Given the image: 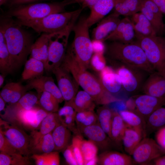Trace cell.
I'll return each instance as SVG.
<instances>
[{"mask_svg": "<svg viewBox=\"0 0 165 165\" xmlns=\"http://www.w3.org/2000/svg\"><path fill=\"white\" fill-rule=\"evenodd\" d=\"M12 17H1L0 30L5 37L13 71L25 62L33 43L32 35Z\"/></svg>", "mask_w": 165, "mask_h": 165, "instance_id": "6da1fadb", "label": "cell"}, {"mask_svg": "<svg viewBox=\"0 0 165 165\" xmlns=\"http://www.w3.org/2000/svg\"><path fill=\"white\" fill-rule=\"evenodd\" d=\"M61 65L70 72L78 85L91 97L96 104L106 105L117 100L105 89L100 80L80 66L70 46L67 50Z\"/></svg>", "mask_w": 165, "mask_h": 165, "instance_id": "7a4b0ae2", "label": "cell"}, {"mask_svg": "<svg viewBox=\"0 0 165 165\" xmlns=\"http://www.w3.org/2000/svg\"><path fill=\"white\" fill-rule=\"evenodd\" d=\"M106 54L108 59L143 70L149 73L155 71L137 41L129 43L112 41L106 47Z\"/></svg>", "mask_w": 165, "mask_h": 165, "instance_id": "3957f363", "label": "cell"}, {"mask_svg": "<svg viewBox=\"0 0 165 165\" xmlns=\"http://www.w3.org/2000/svg\"><path fill=\"white\" fill-rule=\"evenodd\" d=\"M83 9L81 8L73 11L52 14L40 19L16 21L21 26L31 28L39 33H70Z\"/></svg>", "mask_w": 165, "mask_h": 165, "instance_id": "277c9868", "label": "cell"}, {"mask_svg": "<svg viewBox=\"0 0 165 165\" xmlns=\"http://www.w3.org/2000/svg\"><path fill=\"white\" fill-rule=\"evenodd\" d=\"M75 3L73 1L33 3L9 8L5 16L14 17L17 20H31L40 19L49 15L64 12L65 7Z\"/></svg>", "mask_w": 165, "mask_h": 165, "instance_id": "5b68a950", "label": "cell"}, {"mask_svg": "<svg viewBox=\"0 0 165 165\" xmlns=\"http://www.w3.org/2000/svg\"><path fill=\"white\" fill-rule=\"evenodd\" d=\"M87 17H81L74 25V37L71 46L75 58L80 66L87 70L94 52L90 37Z\"/></svg>", "mask_w": 165, "mask_h": 165, "instance_id": "8992f818", "label": "cell"}, {"mask_svg": "<svg viewBox=\"0 0 165 165\" xmlns=\"http://www.w3.org/2000/svg\"><path fill=\"white\" fill-rule=\"evenodd\" d=\"M136 37L155 70L165 77V38L157 35Z\"/></svg>", "mask_w": 165, "mask_h": 165, "instance_id": "52a82bcc", "label": "cell"}, {"mask_svg": "<svg viewBox=\"0 0 165 165\" xmlns=\"http://www.w3.org/2000/svg\"><path fill=\"white\" fill-rule=\"evenodd\" d=\"M113 65L119 76L123 87L128 92L137 94L141 92L143 85L150 74L140 69L119 62L108 59Z\"/></svg>", "mask_w": 165, "mask_h": 165, "instance_id": "ba28073f", "label": "cell"}, {"mask_svg": "<svg viewBox=\"0 0 165 165\" xmlns=\"http://www.w3.org/2000/svg\"><path fill=\"white\" fill-rule=\"evenodd\" d=\"M49 113L41 107L34 106L29 110L22 109L1 116L5 121L31 132L39 129Z\"/></svg>", "mask_w": 165, "mask_h": 165, "instance_id": "9c48e42d", "label": "cell"}, {"mask_svg": "<svg viewBox=\"0 0 165 165\" xmlns=\"http://www.w3.org/2000/svg\"><path fill=\"white\" fill-rule=\"evenodd\" d=\"M70 34L66 32L55 33L51 37L45 70L52 72L53 69L61 65L66 54Z\"/></svg>", "mask_w": 165, "mask_h": 165, "instance_id": "30bf717a", "label": "cell"}, {"mask_svg": "<svg viewBox=\"0 0 165 165\" xmlns=\"http://www.w3.org/2000/svg\"><path fill=\"white\" fill-rule=\"evenodd\" d=\"M165 155V151L155 140L148 137L143 138L133 151L132 158L134 163L146 165L154 159Z\"/></svg>", "mask_w": 165, "mask_h": 165, "instance_id": "8fae6325", "label": "cell"}, {"mask_svg": "<svg viewBox=\"0 0 165 165\" xmlns=\"http://www.w3.org/2000/svg\"><path fill=\"white\" fill-rule=\"evenodd\" d=\"M0 119V125L4 126V129L0 127L3 134L11 143L23 155L28 156L30 154L31 137L23 129L14 124Z\"/></svg>", "mask_w": 165, "mask_h": 165, "instance_id": "7c38bea8", "label": "cell"}, {"mask_svg": "<svg viewBox=\"0 0 165 165\" xmlns=\"http://www.w3.org/2000/svg\"><path fill=\"white\" fill-rule=\"evenodd\" d=\"M52 72L56 77L58 86L65 101L64 105H69L77 93L78 84L70 72L61 65Z\"/></svg>", "mask_w": 165, "mask_h": 165, "instance_id": "4fadbf2b", "label": "cell"}, {"mask_svg": "<svg viewBox=\"0 0 165 165\" xmlns=\"http://www.w3.org/2000/svg\"><path fill=\"white\" fill-rule=\"evenodd\" d=\"M132 111L139 115L146 122L149 116L165 104V98L144 94L134 96L131 99Z\"/></svg>", "mask_w": 165, "mask_h": 165, "instance_id": "5bb4252c", "label": "cell"}, {"mask_svg": "<svg viewBox=\"0 0 165 165\" xmlns=\"http://www.w3.org/2000/svg\"><path fill=\"white\" fill-rule=\"evenodd\" d=\"M79 132V134H83L89 140L94 142L98 149L103 152L110 150L113 147L117 146L97 122L81 129Z\"/></svg>", "mask_w": 165, "mask_h": 165, "instance_id": "9a60e30c", "label": "cell"}, {"mask_svg": "<svg viewBox=\"0 0 165 165\" xmlns=\"http://www.w3.org/2000/svg\"><path fill=\"white\" fill-rule=\"evenodd\" d=\"M140 12L147 18L158 35L161 36L165 32L163 14L151 0H144Z\"/></svg>", "mask_w": 165, "mask_h": 165, "instance_id": "2e32d148", "label": "cell"}, {"mask_svg": "<svg viewBox=\"0 0 165 165\" xmlns=\"http://www.w3.org/2000/svg\"><path fill=\"white\" fill-rule=\"evenodd\" d=\"M141 92L156 97L165 98V77L155 71L150 73Z\"/></svg>", "mask_w": 165, "mask_h": 165, "instance_id": "e0dca14e", "label": "cell"}, {"mask_svg": "<svg viewBox=\"0 0 165 165\" xmlns=\"http://www.w3.org/2000/svg\"><path fill=\"white\" fill-rule=\"evenodd\" d=\"M119 16L113 12L99 21L92 33L93 41L101 42L105 41L116 28L121 20Z\"/></svg>", "mask_w": 165, "mask_h": 165, "instance_id": "ac0fdd59", "label": "cell"}, {"mask_svg": "<svg viewBox=\"0 0 165 165\" xmlns=\"http://www.w3.org/2000/svg\"><path fill=\"white\" fill-rule=\"evenodd\" d=\"M28 85L30 89H35L38 93L46 91L50 93L57 100L59 103L64 99L58 87L51 77L42 75L29 80Z\"/></svg>", "mask_w": 165, "mask_h": 165, "instance_id": "d6986e66", "label": "cell"}, {"mask_svg": "<svg viewBox=\"0 0 165 165\" xmlns=\"http://www.w3.org/2000/svg\"><path fill=\"white\" fill-rule=\"evenodd\" d=\"M61 123L57 113H49L42 121L39 129L31 132V149L43 136L52 132Z\"/></svg>", "mask_w": 165, "mask_h": 165, "instance_id": "ffe728a7", "label": "cell"}, {"mask_svg": "<svg viewBox=\"0 0 165 165\" xmlns=\"http://www.w3.org/2000/svg\"><path fill=\"white\" fill-rule=\"evenodd\" d=\"M114 0H98L90 8V13L87 17L89 27L104 18L114 8Z\"/></svg>", "mask_w": 165, "mask_h": 165, "instance_id": "44dd1931", "label": "cell"}, {"mask_svg": "<svg viewBox=\"0 0 165 165\" xmlns=\"http://www.w3.org/2000/svg\"><path fill=\"white\" fill-rule=\"evenodd\" d=\"M100 77L103 86L110 94L118 93L123 87L119 76L111 67L106 66L101 71Z\"/></svg>", "mask_w": 165, "mask_h": 165, "instance_id": "7402d4cb", "label": "cell"}, {"mask_svg": "<svg viewBox=\"0 0 165 165\" xmlns=\"http://www.w3.org/2000/svg\"><path fill=\"white\" fill-rule=\"evenodd\" d=\"M134 163L128 154L115 151L103 152L98 157V164L101 165H132Z\"/></svg>", "mask_w": 165, "mask_h": 165, "instance_id": "603a6c76", "label": "cell"}, {"mask_svg": "<svg viewBox=\"0 0 165 165\" xmlns=\"http://www.w3.org/2000/svg\"><path fill=\"white\" fill-rule=\"evenodd\" d=\"M29 89L27 85L23 86L19 82H10L2 88L0 96L6 102L13 104L17 102Z\"/></svg>", "mask_w": 165, "mask_h": 165, "instance_id": "cb8c5ba5", "label": "cell"}, {"mask_svg": "<svg viewBox=\"0 0 165 165\" xmlns=\"http://www.w3.org/2000/svg\"><path fill=\"white\" fill-rule=\"evenodd\" d=\"M55 33L42 34L33 43L31 48V57L42 61L45 67L48 58L50 39Z\"/></svg>", "mask_w": 165, "mask_h": 165, "instance_id": "d4e9b609", "label": "cell"}, {"mask_svg": "<svg viewBox=\"0 0 165 165\" xmlns=\"http://www.w3.org/2000/svg\"><path fill=\"white\" fill-rule=\"evenodd\" d=\"M144 137L145 134L143 131L126 125L122 140L125 151L131 156L135 148Z\"/></svg>", "mask_w": 165, "mask_h": 165, "instance_id": "484cf974", "label": "cell"}, {"mask_svg": "<svg viewBox=\"0 0 165 165\" xmlns=\"http://www.w3.org/2000/svg\"><path fill=\"white\" fill-rule=\"evenodd\" d=\"M165 127V104L160 107L148 117L146 122L145 137H148L151 134Z\"/></svg>", "mask_w": 165, "mask_h": 165, "instance_id": "4316f807", "label": "cell"}, {"mask_svg": "<svg viewBox=\"0 0 165 165\" xmlns=\"http://www.w3.org/2000/svg\"><path fill=\"white\" fill-rule=\"evenodd\" d=\"M95 103L87 93L81 90L77 93L72 101L68 105L71 106L77 112H78L94 111Z\"/></svg>", "mask_w": 165, "mask_h": 165, "instance_id": "83f0119b", "label": "cell"}, {"mask_svg": "<svg viewBox=\"0 0 165 165\" xmlns=\"http://www.w3.org/2000/svg\"><path fill=\"white\" fill-rule=\"evenodd\" d=\"M45 70L44 64L41 61L31 57L27 61L22 74L23 80H30L42 75Z\"/></svg>", "mask_w": 165, "mask_h": 165, "instance_id": "f1b7e54d", "label": "cell"}, {"mask_svg": "<svg viewBox=\"0 0 165 165\" xmlns=\"http://www.w3.org/2000/svg\"><path fill=\"white\" fill-rule=\"evenodd\" d=\"M126 124L117 111H114L110 129V138L117 146H119Z\"/></svg>", "mask_w": 165, "mask_h": 165, "instance_id": "f546056e", "label": "cell"}, {"mask_svg": "<svg viewBox=\"0 0 165 165\" xmlns=\"http://www.w3.org/2000/svg\"><path fill=\"white\" fill-rule=\"evenodd\" d=\"M38 101V97L35 94L26 93L17 102L7 106L4 110V114H9L22 109H31L37 104Z\"/></svg>", "mask_w": 165, "mask_h": 165, "instance_id": "4dcf8cb0", "label": "cell"}, {"mask_svg": "<svg viewBox=\"0 0 165 165\" xmlns=\"http://www.w3.org/2000/svg\"><path fill=\"white\" fill-rule=\"evenodd\" d=\"M57 112V113L61 123L75 134H79V133L77 126L75 125L77 112L74 108L71 106L64 105Z\"/></svg>", "mask_w": 165, "mask_h": 165, "instance_id": "1f68e13d", "label": "cell"}, {"mask_svg": "<svg viewBox=\"0 0 165 165\" xmlns=\"http://www.w3.org/2000/svg\"><path fill=\"white\" fill-rule=\"evenodd\" d=\"M70 130L61 123L57 126L52 132L54 143L55 150L60 151L65 149L70 141Z\"/></svg>", "mask_w": 165, "mask_h": 165, "instance_id": "d6a6232c", "label": "cell"}, {"mask_svg": "<svg viewBox=\"0 0 165 165\" xmlns=\"http://www.w3.org/2000/svg\"><path fill=\"white\" fill-rule=\"evenodd\" d=\"M0 70L2 74L4 75L13 71L5 37L3 32L0 30Z\"/></svg>", "mask_w": 165, "mask_h": 165, "instance_id": "836d02e7", "label": "cell"}, {"mask_svg": "<svg viewBox=\"0 0 165 165\" xmlns=\"http://www.w3.org/2000/svg\"><path fill=\"white\" fill-rule=\"evenodd\" d=\"M113 113V110L106 105L97 110V123L109 138Z\"/></svg>", "mask_w": 165, "mask_h": 165, "instance_id": "e575fe53", "label": "cell"}, {"mask_svg": "<svg viewBox=\"0 0 165 165\" xmlns=\"http://www.w3.org/2000/svg\"><path fill=\"white\" fill-rule=\"evenodd\" d=\"M118 112L127 125L140 129L145 134L146 123L139 115L130 110H120Z\"/></svg>", "mask_w": 165, "mask_h": 165, "instance_id": "d590c367", "label": "cell"}, {"mask_svg": "<svg viewBox=\"0 0 165 165\" xmlns=\"http://www.w3.org/2000/svg\"><path fill=\"white\" fill-rule=\"evenodd\" d=\"M52 132L43 136L31 149L30 154L48 153L55 150V144Z\"/></svg>", "mask_w": 165, "mask_h": 165, "instance_id": "8d00e7d4", "label": "cell"}, {"mask_svg": "<svg viewBox=\"0 0 165 165\" xmlns=\"http://www.w3.org/2000/svg\"><path fill=\"white\" fill-rule=\"evenodd\" d=\"M38 103L40 107L48 113L56 112L59 108V102L50 93L46 91L38 93Z\"/></svg>", "mask_w": 165, "mask_h": 165, "instance_id": "74e56055", "label": "cell"}, {"mask_svg": "<svg viewBox=\"0 0 165 165\" xmlns=\"http://www.w3.org/2000/svg\"><path fill=\"white\" fill-rule=\"evenodd\" d=\"M75 121L79 132L81 129L97 123V115L94 111L77 112Z\"/></svg>", "mask_w": 165, "mask_h": 165, "instance_id": "f35d334b", "label": "cell"}, {"mask_svg": "<svg viewBox=\"0 0 165 165\" xmlns=\"http://www.w3.org/2000/svg\"><path fill=\"white\" fill-rule=\"evenodd\" d=\"M80 148L83 158L84 163L97 156L98 148L91 141L82 140Z\"/></svg>", "mask_w": 165, "mask_h": 165, "instance_id": "ab89813d", "label": "cell"}, {"mask_svg": "<svg viewBox=\"0 0 165 165\" xmlns=\"http://www.w3.org/2000/svg\"><path fill=\"white\" fill-rule=\"evenodd\" d=\"M28 156H10L0 152V165H27L31 164Z\"/></svg>", "mask_w": 165, "mask_h": 165, "instance_id": "60d3db41", "label": "cell"}, {"mask_svg": "<svg viewBox=\"0 0 165 165\" xmlns=\"http://www.w3.org/2000/svg\"><path fill=\"white\" fill-rule=\"evenodd\" d=\"M136 37L135 33L130 19L128 21L124 30L115 41L124 43L131 42Z\"/></svg>", "mask_w": 165, "mask_h": 165, "instance_id": "b9f144b4", "label": "cell"}, {"mask_svg": "<svg viewBox=\"0 0 165 165\" xmlns=\"http://www.w3.org/2000/svg\"><path fill=\"white\" fill-rule=\"evenodd\" d=\"M0 151L10 156L21 155L0 130Z\"/></svg>", "mask_w": 165, "mask_h": 165, "instance_id": "7bdbcfd3", "label": "cell"}, {"mask_svg": "<svg viewBox=\"0 0 165 165\" xmlns=\"http://www.w3.org/2000/svg\"><path fill=\"white\" fill-rule=\"evenodd\" d=\"M82 138L80 134L74 137L72 140V150L78 165H84V162L83 156L80 148V145Z\"/></svg>", "mask_w": 165, "mask_h": 165, "instance_id": "ee69618b", "label": "cell"}, {"mask_svg": "<svg viewBox=\"0 0 165 165\" xmlns=\"http://www.w3.org/2000/svg\"><path fill=\"white\" fill-rule=\"evenodd\" d=\"M132 23L136 36H149L157 35L153 29L139 23Z\"/></svg>", "mask_w": 165, "mask_h": 165, "instance_id": "f6af8a7d", "label": "cell"}, {"mask_svg": "<svg viewBox=\"0 0 165 165\" xmlns=\"http://www.w3.org/2000/svg\"><path fill=\"white\" fill-rule=\"evenodd\" d=\"M129 19L128 16H125L121 19L115 30L105 38V41H115L124 30Z\"/></svg>", "mask_w": 165, "mask_h": 165, "instance_id": "bcb514c9", "label": "cell"}, {"mask_svg": "<svg viewBox=\"0 0 165 165\" xmlns=\"http://www.w3.org/2000/svg\"><path fill=\"white\" fill-rule=\"evenodd\" d=\"M90 63L94 69L97 71L101 72L106 66L105 60L102 54L95 53L92 55Z\"/></svg>", "mask_w": 165, "mask_h": 165, "instance_id": "7dc6e473", "label": "cell"}, {"mask_svg": "<svg viewBox=\"0 0 165 165\" xmlns=\"http://www.w3.org/2000/svg\"><path fill=\"white\" fill-rule=\"evenodd\" d=\"M144 0H124L126 7L131 16L140 12Z\"/></svg>", "mask_w": 165, "mask_h": 165, "instance_id": "c3c4849f", "label": "cell"}, {"mask_svg": "<svg viewBox=\"0 0 165 165\" xmlns=\"http://www.w3.org/2000/svg\"><path fill=\"white\" fill-rule=\"evenodd\" d=\"M114 13L119 16H131L126 6L124 0H114Z\"/></svg>", "mask_w": 165, "mask_h": 165, "instance_id": "681fc988", "label": "cell"}, {"mask_svg": "<svg viewBox=\"0 0 165 165\" xmlns=\"http://www.w3.org/2000/svg\"><path fill=\"white\" fill-rule=\"evenodd\" d=\"M131 16L130 19L132 22L139 23L154 30L148 19L142 13L140 12Z\"/></svg>", "mask_w": 165, "mask_h": 165, "instance_id": "f907efd6", "label": "cell"}, {"mask_svg": "<svg viewBox=\"0 0 165 165\" xmlns=\"http://www.w3.org/2000/svg\"><path fill=\"white\" fill-rule=\"evenodd\" d=\"M63 155L66 162L69 165H78L73 152L72 145L67 146L65 148Z\"/></svg>", "mask_w": 165, "mask_h": 165, "instance_id": "816d5d0a", "label": "cell"}, {"mask_svg": "<svg viewBox=\"0 0 165 165\" xmlns=\"http://www.w3.org/2000/svg\"><path fill=\"white\" fill-rule=\"evenodd\" d=\"M155 138L157 143L165 151V127L156 131Z\"/></svg>", "mask_w": 165, "mask_h": 165, "instance_id": "f5cc1de1", "label": "cell"}, {"mask_svg": "<svg viewBox=\"0 0 165 165\" xmlns=\"http://www.w3.org/2000/svg\"><path fill=\"white\" fill-rule=\"evenodd\" d=\"M45 0H7L6 5L9 8L21 5L35 3Z\"/></svg>", "mask_w": 165, "mask_h": 165, "instance_id": "db71d44e", "label": "cell"}, {"mask_svg": "<svg viewBox=\"0 0 165 165\" xmlns=\"http://www.w3.org/2000/svg\"><path fill=\"white\" fill-rule=\"evenodd\" d=\"M46 154L48 165L60 164V157L58 152L53 151Z\"/></svg>", "mask_w": 165, "mask_h": 165, "instance_id": "11a10c76", "label": "cell"}, {"mask_svg": "<svg viewBox=\"0 0 165 165\" xmlns=\"http://www.w3.org/2000/svg\"><path fill=\"white\" fill-rule=\"evenodd\" d=\"M37 165H48L46 153L34 154L31 156Z\"/></svg>", "mask_w": 165, "mask_h": 165, "instance_id": "9f6ffc18", "label": "cell"}, {"mask_svg": "<svg viewBox=\"0 0 165 165\" xmlns=\"http://www.w3.org/2000/svg\"><path fill=\"white\" fill-rule=\"evenodd\" d=\"M98 0H75L76 3L80 4L81 8L83 9L86 8H90Z\"/></svg>", "mask_w": 165, "mask_h": 165, "instance_id": "6f0895ef", "label": "cell"}, {"mask_svg": "<svg viewBox=\"0 0 165 165\" xmlns=\"http://www.w3.org/2000/svg\"><path fill=\"white\" fill-rule=\"evenodd\" d=\"M93 42V46L94 52L95 53L103 54L104 50V46L101 42L94 41Z\"/></svg>", "mask_w": 165, "mask_h": 165, "instance_id": "680465c9", "label": "cell"}, {"mask_svg": "<svg viewBox=\"0 0 165 165\" xmlns=\"http://www.w3.org/2000/svg\"><path fill=\"white\" fill-rule=\"evenodd\" d=\"M157 6L163 14L165 15V0H151Z\"/></svg>", "mask_w": 165, "mask_h": 165, "instance_id": "91938a15", "label": "cell"}, {"mask_svg": "<svg viewBox=\"0 0 165 165\" xmlns=\"http://www.w3.org/2000/svg\"><path fill=\"white\" fill-rule=\"evenodd\" d=\"M152 161L154 165H165V155L156 158Z\"/></svg>", "mask_w": 165, "mask_h": 165, "instance_id": "94428289", "label": "cell"}, {"mask_svg": "<svg viewBox=\"0 0 165 165\" xmlns=\"http://www.w3.org/2000/svg\"><path fill=\"white\" fill-rule=\"evenodd\" d=\"M98 163V157H96L88 161L85 164V165H96Z\"/></svg>", "mask_w": 165, "mask_h": 165, "instance_id": "6125c7cd", "label": "cell"}, {"mask_svg": "<svg viewBox=\"0 0 165 165\" xmlns=\"http://www.w3.org/2000/svg\"><path fill=\"white\" fill-rule=\"evenodd\" d=\"M6 102L0 96V112L3 110H4L5 109V103Z\"/></svg>", "mask_w": 165, "mask_h": 165, "instance_id": "be15d7a7", "label": "cell"}, {"mask_svg": "<svg viewBox=\"0 0 165 165\" xmlns=\"http://www.w3.org/2000/svg\"><path fill=\"white\" fill-rule=\"evenodd\" d=\"M5 75L3 74L0 75V87L1 88L3 85L4 81Z\"/></svg>", "mask_w": 165, "mask_h": 165, "instance_id": "e7e4bbea", "label": "cell"}, {"mask_svg": "<svg viewBox=\"0 0 165 165\" xmlns=\"http://www.w3.org/2000/svg\"><path fill=\"white\" fill-rule=\"evenodd\" d=\"M7 2V0H0V5H6Z\"/></svg>", "mask_w": 165, "mask_h": 165, "instance_id": "03108f58", "label": "cell"}, {"mask_svg": "<svg viewBox=\"0 0 165 165\" xmlns=\"http://www.w3.org/2000/svg\"><path fill=\"white\" fill-rule=\"evenodd\" d=\"M65 1H67V2H72V1H74L75 2V3H76V2H75V0H64Z\"/></svg>", "mask_w": 165, "mask_h": 165, "instance_id": "003e7915", "label": "cell"}]
</instances>
